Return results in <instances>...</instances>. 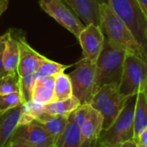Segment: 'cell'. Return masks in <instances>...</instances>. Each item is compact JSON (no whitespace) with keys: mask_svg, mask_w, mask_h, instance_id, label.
Masks as SVG:
<instances>
[{"mask_svg":"<svg viewBox=\"0 0 147 147\" xmlns=\"http://www.w3.org/2000/svg\"><path fill=\"white\" fill-rule=\"evenodd\" d=\"M99 14V27L110 44L123 49L127 53L146 59V51L136 40L131 29L115 15L106 2L101 4Z\"/></svg>","mask_w":147,"mask_h":147,"instance_id":"6da1fadb","label":"cell"},{"mask_svg":"<svg viewBox=\"0 0 147 147\" xmlns=\"http://www.w3.org/2000/svg\"><path fill=\"white\" fill-rule=\"evenodd\" d=\"M129 98L121 93L117 83L108 84L98 89L91 98L90 105L102 115V130L108 129L114 123Z\"/></svg>","mask_w":147,"mask_h":147,"instance_id":"7a4b0ae2","label":"cell"},{"mask_svg":"<svg viewBox=\"0 0 147 147\" xmlns=\"http://www.w3.org/2000/svg\"><path fill=\"white\" fill-rule=\"evenodd\" d=\"M136 96L137 95L131 96L114 123L108 129L102 131L97 141L99 147H113L134 140V115Z\"/></svg>","mask_w":147,"mask_h":147,"instance_id":"3957f363","label":"cell"},{"mask_svg":"<svg viewBox=\"0 0 147 147\" xmlns=\"http://www.w3.org/2000/svg\"><path fill=\"white\" fill-rule=\"evenodd\" d=\"M127 52L109 43L105 38L103 49L96 61V89L121 81Z\"/></svg>","mask_w":147,"mask_h":147,"instance_id":"277c9868","label":"cell"},{"mask_svg":"<svg viewBox=\"0 0 147 147\" xmlns=\"http://www.w3.org/2000/svg\"><path fill=\"white\" fill-rule=\"evenodd\" d=\"M131 29L147 54V21L137 0H105Z\"/></svg>","mask_w":147,"mask_h":147,"instance_id":"5b68a950","label":"cell"},{"mask_svg":"<svg viewBox=\"0 0 147 147\" xmlns=\"http://www.w3.org/2000/svg\"><path fill=\"white\" fill-rule=\"evenodd\" d=\"M147 87V60L140 56L127 53L119 83L121 93L134 96L146 90Z\"/></svg>","mask_w":147,"mask_h":147,"instance_id":"8992f818","label":"cell"},{"mask_svg":"<svg viewBox=\"0 0 147 147\" xmlns=\"http://www.w3.org/2000/svg\"><path fill=\"white\" fill-rule=\"evenodd\" d=\"M76 68L69 73L72 84L73 96L81 104L90 103L97 91L96 89V63L82 58L76 64Z\"/></svg>","mask_w":147,"mask_h":147,"instance_id":"52a82bcc","label":"cell"},{"mask_svg":"<svg viewBox=\"0 0 147 147\" xmlns=\"http://www.w3.org/2000/svg\"><path fill=\"white\" fill-rule=\"evenodd\" d=\"M40 8L77 39L85 25L65 0H40Z\"/></svg>","mask_w":147,"mask_h":147,"instance_id":"ba28073f","label":"cell"},{"mask_svg":"<svg viewBox=\"0 0 147 147\" xmlns=\"http://www.w3.org/2000/svg\"><path fill=\"white\" fill-rule=\"evenodd\" d=\"M9 141L22 142L30 147H49L55 144L53 136L35 121L17 127Z\"/></svg>","mask_w":147,"mask_h":147,"instance_id":"9c48e42d","label":"cell"},{"mask_svg":"<svg viewBox=\"0 0 147 147\" xmlns=\"http://www.w3.org/2000/svg\"><path fill=\"white\" fill-rule=\"evenodd\" d=\"M78 40L82 47V58L96 63L105 42V36L100 27L93 23L86 25Z\"/></svg>","mask_w":147,"mask_h":147,"instance_id":"30bf717a","label":"cell"},{"mask_svg":"<svg viewBox=\"0 0 147 147\" xmlns=\"http://www.w3.org/2000/svg\"><path fill=\"white\" fill-rule=\"evenodd\" d=\"M19 42V63L17 73L20 78L34 74L41 62L47 58L39 53L27 42L24 35L16 34Z\"/></svg>","mask_w":147,"mask_h":147,"instance_id":"8fae6325","label":"cell"},{"mask_svg":"<svg viewBox=\"0 0 147 147\" xmlns=\"http://www.w3.org/2000/svg\"><path fill=\"white\" fill-rule=\"evenodd\" d=\"M68 4L73 9L84 24L100 23V6L105 0H65Z\"/></svg>","mask_w":147,"mask_h":147,"instance_id":"7c38bea8","label":"cell"},{"mask_svg":"<svg viewBox=\"0 0 147 147\" xmlns=\"http://www.w3.org/2000/svg\"><path fill=\"white\" fill-rule=\"evenodd\" d=\"M103 117L93 109L90 117L80 127L81 147H94L102 131Z\"/></svg>","mask_w":147,"mask_h":147,"instance_id":"4fadbf2b","label":"cell"},{"mask_svg":"<svg viewBox=\"0 0 147 147\" xmlns=\"http://www.w3.org/2000/svg\"><path fill=\"white\" fill-rule=\"evenodd\" d=\"M22 105L0 115V147L9 145V140L18 127Z\"/></svg>","mask_w":147,"mask_h":147,"instance_id":"5bb4252c","label":"cell"},{"mask_svg":"<svg viewBox=\"0 0 147 147\" xmlns=\"http://www.w3.org/2000/svg\"><path fill=\"white\" fill-rule=\"evenodd\" d=\"M68 119L69 116L67 115H54L43 112L34 121L40 124L53 136L56 144L61 140L64 134L68 123Z\"/></svg>","mask_w":147,"mask_h":147,"instance_id":"9a60e30c","label":"cell"},{"mask_svg":"<svg viewBox=\"0 0 147 147\" xmlns=\"http://www.w3.org/2000/svg\"><path fill=\"white\" fill-rule=\"evenodd\" d=\"M9 32L3 52V68L7 74H15L17 73L19 63V42L17 35Z\"/></svg>","mask_w":147,"mask_h":147,"instance_id":"2e32d148","label":"cell"},{"mask_svg":"<svg viewBox=\"0 0 147 147\" xmlns=\"http://www.w3.org/2000/svg\"><path fill=\"white\" fill-rule=\"evenodd\" d=\"M134 140L147 128V96L145 91L140 92L136 96V104L134 115Z\"/></svg>","mask_w":147,"mask_h":147,"instance_id":"e0dca14e","label":"cell"},{"mask_svg":"<svg viewBox=\"0 0 147 147\" xmlns=\"http://www.w3.org/2000/svg\"><path fill=\"white\" fill-rule=\"evenodd\" d=\"M53 147H81V132L79 126L75 122L72 115H69L68 123L61 140Z\"/></svg>","mask_w":147,"mask_h":147,"instance_id":"ac0fdd59","label":"cell"},{"mask_svg":"<svg viewBox=\"0 0 147 147\" xmlns=\"http://www.w3.org/2000/svg\"><path fill=\"white\" fill-rule=\"evenodd\" d=\"M80 102L72 96L64 101H55L47 105H44V112L54 115H67L69 116L79 106Z\"/></svg>","mask_w":147,"mask_h":147,"instance_id":"d6986e66","label":"cell"},{"mask_svg":"<svg viewBox=\"0 0 147 147\" xmlns=\"http://www.w3.org/2000/svg\"><path fill=\"white\" fill-rule=\"evenodd\" d=\"M73 96L72 84L68 74L59 73L55 77L54 86V102L64 101Z\"/></svg>","mask_w":147,"mask_h":147,"instance_id":"ffe728a7","label":"cell"},{"mask_svg":"<svg viewBox=\"0 0 147 147\" xmlns=\"http://www.w3.org/2000/svg\"><path fill=\"white\" fill-rule=\"evenodd\" d=\"M71 66V65L59 64L58 62L49 59L48 58H46L41 62L40 67L34 73V76L36 77L37 79L49 76H57L58 74L64 72L67 68Z\"/></svg>","mask_w":147,"mask_h":147,"instance_id":"44dd1931","label":"cell"},{"mask_svg":"<svg viewBox=\"0 0 147 147\" xmlns=\"http://www.w3.org/2000/svg\"><path fill=\"white\" fill-rule=\"evenodd\" d=\"M32 100L41 105H47L54 102V90L44 87L38 80L32 93Z\"/></svg>","mask_w":147,"mask_h":147,"instance_id":"7402d4cb","label":"cell"},{"mask_svg":"<svg viewBox=\"0 0 147 147\" xmlns=\"http://www.w3.org/2000/svg\"><path fill=\"white\" fill-rule=\"evenodd\" d=\"M20 92V77L18 73L7 74L0 78V95Z\"/></svg>","mask_w":147,"mask_h":147,"instance_id":"603a6c76","label":"cell"},{"mask_svg":"<svg viewBox=\"0 0 147 147\" xmlns=\"http://www.w3.org/2000/svg\"><path fill=\"white\" fill-rule=\"evenodd\" d=\"M22 104H23V100L20 92L0 95V115Z\"/></svg>","mask_w":147,"mask_h":147,"instance_id":"cb8c5ba5","label":"cell"},{"mask_svg":"<svg viewBox=\"0 0 147 147\" xmlns=\"http://www.w3.org/2000/svg\"><path fill=\"white\" fill-rule=\"evenodd\" d=\"M37 78L34 74L20 78V93L22 95L23 103L32 100V93Z\"/></svg>","mask_w":147,"mask_h":147,"instance_id":"d4e9b609","label":"cell"},{"mask_svg":"<svg viewBox=\"0 0 147 147\" xmlns=\"http://www.w3.org/2000/svg\"><path fill=\"white\" fill-rule=\"evenodd\" d=\"M92 110L93 108L90 105V103H85V104H81L73 113H71L75 122L79 126V127L90 117Z\"/></svg>","mask_w":147,"mask_h":147,"instance_id":"484cf974","label":"cell"},{"mask_svg":"<svg viewBox=\"0 0 147 147\" xmlns=\"http://www.w3.org/2000/svg\"><path fill=\"white\" fill-rule=\"evenodd\" d=\"M9 33L10 32L9 31V32L0 35V78H3V76L7 75V73L3 68V52H4L5 44H6V41L9 38Z\"/></svg>","mask_w":147,"mask_h":147,"instance_id":"4316f807","label":"cell"},{"mask_svg":"<svg viewBox=\"0 0 147 147\" xmlns=\"http://www.w3.org/2000/svg\"><path fill=\"white\" fill-rule=\"evenodd\" d=\"M55 77L56 76H49V77H45L42 78L37 79L44 87L54 90V86H55Z\"/></svg>","mask_w":147,"mask_h":147,"instance_id":"83f0119b","label":"cell"},{"mask_svg":"<svg viewBox=\"0 0 147 147\" xmlns=\"http://www.w3.org/2000/svg\"><path fill=\"white\" fill-rule=\"evenodd\" d=\"M136 142L140 147H147V128L140 134Z\"/></svg>","mask_w":147,"mask_h":147,"instance_id":"f1b7e54d","label":"cell"},{"mask_svg":"<svg viewBox=\"0 0 147 147\" xmlns=\"http://www.w3.org/2000/svg\"><path fill=\"white\" fill-rule=\"evenodd\" d=\"M113 147H140L138 143L135 141V140H129V141H127V142H124V143H121V144H119L117 146H115Z\"/></svg>","mask_w":147,"mask_h":147,"instance_id":"f546056e","label":"cell"},{"mask_svg":"<svg viewBox=\"0 0 147 147\" xmlns=\"http://www.w3.org/2000/svg\"><path fill=\"white\" fill-rule=\"evenodd\" d=\"M147 21V0H137Z\"/></svg>","mask_w":147,"mask_h":147,"instance_id":"4dcf8cb0","label":"cell"},{"mask_svg":"<svg viewBox=\"0 0 147 147\" xmlns=\"http://www.w3.org/2000/svg\"><path fill=\"white\" fill-rule=\"evenodd\" d=\"M9 0H0V16L8 9Z\"/></svg>","mask_w":147,"mask_h":147,"instance_id":"1f68e13d","label":"cell"},{"mask_svg":"<svg viewBox=\"0 0 147 147\" xmlns=\"http://www.w3.org/2000/svg\"><path fill=\"white\" fill-rule=\"evenodd\" d=\"M9 147H30L28 145L22 143V142H10V146Z\"/></svg>","mask_w":147,"mask_h":147,"instance_id":"d6a6232c","label":"cell"},{"mask_svg":"<svg viewBox=\"0 0 147 147\" xmlns=\"http://www.w3.org/2000/svg\"><path fill=\"white\" fill-rule=\"evenodd\" d=\"M145 92H146V96H147V87H146V90H145Z\"/></svg>","mask_w":147,"mask_h":147,"instance_id":"836d02e7","label":"cell"},{"mask_svg":"<svg viewBox=\"0 0 147 147\" xmlns=\"http://www.w3.org/2000/svg\"><path fill=\"white\" fill-rule=\"evenodd\" d=\"M9 146H10V141H9V146H8L7 147H9Z\"/></svg>","mask_w":147,"mask_h":147,"instance_id":"e575fe53","label":"cell"},{"mask_svg":"<svg viewBox=\"0 0 147 147\" xmlns=\"http://www.w3.org/2000/svg\"><path fill=\"white\" fill-rule=\"evenodd\" d=\"M146 60H147V54H146Z\"/></svg>","mask_w":147,"mask_h":147,"instance_id":"d590c367","label":"cell"},{"mask_svg":"<svg viewBox=\"0 0 147 147\" xmlns=\"http://www.w3.org/2000/svg\"><path fill=\"white\" fill-rule=\"evenodd\" d=\"M49 147H53V146H49Z\"/></svg>","mask_w":147,"mask_h":147,"instance_id":"8d00e7d4","label":"cell"}]
</instances>
